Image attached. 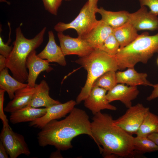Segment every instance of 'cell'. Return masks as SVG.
<instances>
[{
    "label": "cell",
    "instance_id": "1",
    "mask_svg": "<svg viewBox=\"0 0 158 158\" xmlns=\"http://www.w3.org/2000/svg\"><path fill=\"white\" fill-rule=\"evenodd\" d=\"M41 129L37 137L41 147L50 145L61 150H67L72 147V140L83 134L89 135L95 141L89 116L78 108L74 107L64 119L52 120Z\"/></svg>",
    "mask_w": 158,
    "mask_h": 158
},
{
    "label": "cell",
    "instance_id": "2",
    "mask_svg": "<svg viewBox=\"0 0 158 158\" xmlns=\"http://www.w3.org/2000/svg\"><path fill=\"white\" fill-rule=\"evenodd\" d=\"M110 115L101 111L94 115L91 129L101 153L105 158L134 157L133 137L116 125Z\"/></svg>",
    "mask_w": 158,
    "mask_h": 158
},
{
    "label": "cell",
    "instance_id": "3",
    "mask_svg": "<svg viewBox=\"0 0 158 158\" xmlns=\"http://www.w3.org/2000/svg\"><path fill=\"white\" fill-rule=\"evenodd\" d=\"M46 30V27H44L34 38L28 39L24 36L20 26L16 29V39L12 51L6 58V67L10 70L12 77L18 81L24 83L27 81V57L42 43Z\"/></svg>",
    "mask_w": 158,
    "mask_h": 158
},
{
    "label": "cell",
    "instance_id": "4",
    "mask_svg": "<svg viewBox=\"0 0 158 158\" xmlns=\"http://www.w3.org/2000/svg\"><path fill=\"white\" fill-rule=\"evenodd\" d=\"M158 52V32L150 35L145 32L139 35L126 46L119 48L114 57L119 70L134 68L139 62L147 63L155 53Z\"/></svg>",
    "mask_w": 158,
    "mask_h": 158
},
{
    "label": "cell",
    "instance_id": "5",
    "mask_svg": "<svg viewBox=\"0 0 158 158\" xmlns=\"http://www.w3.org/2000/svg\"><path fill=\"white\" fill-rule=\"evenodd\" d=\"M75 62L87 72L85 84L76 99L77 104L84 101L88 96L94 82L98 78L109 71H116L119 70L114 56L99 49H95L87 55L80 57Z\"/></svg>",
    "mask_w": 158,
    "mask_h": 158
},
{
    "label": "cell",
    "instance_id": "6",
    "mask_svg": "<svg viewBox=\"0 0 158 158\" xmlns=\"http://www.w3.org/2000/svg\"><path fill=\"white\" fill-rule=\"evenodd\" d=\"M96 12L91 9L87 1L80 10L77 16L68 23L59 22L54 27L58 32H63L70 29L76 30L78 37L83 38L97 25L99 20L97 19Z\"/></svg>",
    "mask_w": 158,
    "mask_h": 158
},
{
    "label": "cell",
    "instance_id": "7",
    "mask_svg": "<svg viewBox=\"0 0 158 158\" xmlns=\"http://www.w3.org/2000/svg\"><path fill=\"white\" fill-rule=\"evenodd\" d=\"M0 138L10 158H16L22 154L30 155V152L24 136L14 132L9 125H3Z\"/></svg>",
    "mask_w": 158,
    "mask_h": 158
},
{
    "label": "cell",
    "instance_id": "8",
    "mask_svg": "<svg viewBox=\"0 0 158 158\" xmlns=\"http://www.w3.org/2000/svg\"><path fill=\"white\" fill-rule=\"evenodd\" d=\"M149 110V107L138 103L128 108L124 115L114 120V123L129 134H136Z\"/></svg>",
    "mask_w": 158,
    "mask_h": 158
},
{
    "label": "cell",
    "instance_id": "9",
    "mask_svg": "<svg viewBox=\"0 0 158 158\" xmlns=\"http://www.w3.org/2000/svg\"><path fill=\"white\" fill-rule=\"evenodd\" d=\"M57 37L60 46L65 56L76 55L83 57L89 54L95 49L85 40L78 37L73 38L64 35L63 32H58Z\"/></svg>",
    "mask_w": 158,
    "mask_h": 158
},
{
    "label": "cell",
    "instance_id": "10",
    "mask_svg": "<svg viewBox=\"0 0 158 158\" xmlns=\"http://www.w3.org/2000/svg\"><path fill=\"white\" fill-rule=\"evenodd\" d=\"M76 104V101L71 100L64 103H61L47 108L46 113L44 116L30 122L29 125L41 129L49 122L65 116L72 111Z\"/></svg>",
    "mask_w": 158,
    "mask_h": 158
},
{
    "label": "cell",
    "instance_id": "11",
    "mask_svg": "<svg viewBox=\"0 0 158 158\" xmlns=\"http://www.w3.org/2000/svg\"><path fill=\"white\" fill-rule=\"evenodd\" d=\"M138 31H153L158 29V17L148 11L145 6H140L136 11L129 13L128 21Z\"/></svg>",
    "mask_w": 158,
    "mask_h": 158
},
{
    "label": "cell",
    "instance_id": "12",
    "mask_svg": "<svg viewBox=\"0 0 158 158\" xmlns=\"http://www.w3.org/2000/svg\"><path fill=\"white\" fill-rule=\"evenodd\" d=\"M107 91L98 87H93L88 96L84 101L85 107L91 111L94 115L107 109L115 111L117 108L111 105L106 96Z\"/></svg>",
    "mask_w": 158,
    "mask_h": 158
},
{
    "label": "cell",
    "instance_id": "13",
    "mask_svg": "<svg viewBox=\"0 0 158 158\" xmlns=\"http://www.w3.org/2000/svg\"><path fill=\"white\" fill-rule=\"evenodd\" d=\"M49 63L47 60L39 57L36 54L35 50L30 53L26 62V66L28 70L27 81L29 86L32 87L35 86L36 80L41 72L45 71L48 73L53 70Z\"/></svg>",
    "mask_w": 158,
    "mask_h": 158
},
{
    "label": "cell",
    "instance_id": "14",
    "mask_svg": "<svg viewBox=\"0 0 158 158\" xmlns=\"http://www.w3.org/2000/svg\"><path fill=\"white\" fill-rule=\"evenodd\" d=\"M139 92L137 86H128L121 83L108 91L106 96L110 103L119 100L128 108L132 106V101L137 98Z\"/></svg>",
    "mask_w": 158,
    "mask_h": 158
},
{
    "label": "cell",
    "instance_id": "15",
    "mask_svg": "<svg viewBox=\"0 0 158 158\" xmlns=\"http://www.w3.org/2000/svg\"><path fill=\"white\" fill-rule=\"evenodd\" d=\"M48 42L44 49L37 56L40 58L47 60L49 62H54L62 66L66 65V62L62 49L56 43L53 32H48Z\"/></svg>",
    "mask_w": 158,
    "mask_h": 158
},
{
    "label": "cell",
    "instance_id": "16",
    "mask_svg": "<svg viewBox=\"0 0 158 158\" xmlns=\"http://www.w3.org/2000/svg\"><path fill=\"white\" fill-rule=\"evenodd\" d=\"M35 87V91L30 102L27 106L36 108L41 107L47 108L61 103L50 96V88L46 80H42L39 84H36Z\"/></svg>",
    "mask_w": 158,
    "mask_h": 158
},
{
    "label": "cell",
    "instance_id": "17",
    "mask_svg": "<svg viewBox=\"0 0 158 158\" xmlns=\"http://www.w3.org/2000/svg\"><path fill=\"white\" fill-rule=\"evenodd\" d=\"M36 88L28 85L17 90L14 98L4 108V111L10 113L15 112L27 106L30 102Z\"/></svg>",
    "mask_w": 158,
    "mask_h": 158
},
{
    "label": "cell",
    "instance_id": "18",
    "mask_svg": "<svg viewBox=\"0 0 158 158\" xmlns=\"http://www.w3.org/2000/svg\"><path fill=\"white\" fill-rule=\"evenodd\" d=\"M116 77L118 83L126 84L130 86L141 85L152 86L153 85L147 80L146 73H138L134 68H129L126 71L116 72Z\"/></svg>",
    "mask_w": 158,
    "mask_h": 158
},
{
    "label": "cell",
    "instance_id": "19",
    "mask_svg": "<svg viewBox=\"0 0 158 158\" xmlns=\"http://www.w3.org/2000/svg\"><path fill=\"white\" fill-rule=\"evenodd\" d=\"M113 28L99 20L97 25L83 39L95 49H99L105 39L113 32Z\"/></svg>",
    "mask_w": 158,
    "mask_h": 158
},
{
    "label": "cell",
    "instance_id": "20",
    "mask_svg": "<svg viewBox=\"0 0 158 158\" xmlns=\"http://www.w3.org/2000/svg\"><path fill=\"white\" fill-rule=\"evenodd\" d=\"M46 111V108H39L27 106L11 113L9 120L13 124L30 122L44 116Z\"/></svg>",
    "mask_w": 158,
    "mask_h": 158
},
{
    "label": "cell",
    "instance_id": "21",
    "mask_svg": "<svg viewBox=\"0 0 158 158\" xmlns=\"http://www.w3.org/2000/svg\"><path fill=\"white\" fill-rule=\"evenodd\" d=\"M97 13L101 16V20L114 28L119 27L128 22L129 13L124 10L112 11L105 10L102 7L98 8Z\"/></svg>",
    "mask_w": 158,
    "mask_h": 158
},
{
    "label": "cell",
    "instance_id": "22",
    "mask_svg": "<svg viewBox=\"0 0 158 158\" xmlns=\"http://www.w3.org/2000/svg\"><path fill=\"white\" fill-rule=\"evenodd\" d=\"M112 33L118 42L120 49L129 45L139 35L137 30L128 22L113 28Z\"/></svg>",
    "mask_w": 158,
    "mask_h": 158
},
{
    "label": "cell",
    "instance_id": "23",
    "mask_svg": "<svg viewBox=\"0 0 158 158\" xmlns=\"http://www.w3.org/2000/svg\"><path fill=\"white\" fill-rule=\"evenodd\" d=\"M8 69L6 67L0 71V88L6 92L10 99L12 100L17 90L26 87L28 84L21 82L10 76Z\"/></svg>",
    "mask_w": 158,
    "mask_h": 158
},
{
    "label": "cell",
    "instance_id": "24",
    "mask_svg": "<svg viewBox=\"0 0 158 158\" xmlns=\"http://www.w3.org/2000/svg\"><path fill=\"white\" fill-rule=\"evenodd\" d=\"M155 133H158V116L149 110L136 134L137 136H147Z\"/></svg>",
    "mask_w": 158,
    "mask_h": 158
},
{
    "label": "cell",
    "instance_id": "25",
    "mask_svg": "<svg viewBox=\"0 0 158 158\" xmlns=\"http://www.w3.org/2000/svg\"><path fill=\"white\" fill-rule=\"evenodd\" d=\"M134 150L139 154L158 151V146L147 136H137L133 138Z\"/></svg>",
    "mask_w": 158,
    "mask_h": 158
},
{
    "label": "cell",
    "instance_id": "26",
    "mask_svg": "<svg viewBox=\"0 0 158 158\" xmlns=\"http://www.w3.org/2000/svg\"><path fill=\"white\" fill-rule=\"evenodd\" d=\"M118 83L116 71H110L98 78L94 82L92 87H99L108 91Z\"/></svg>",
    "mask_w": 158,
    "mask_h": 158
},
{
    "label": "cell",
    "instance_id": "27",
    "mask_svg": "<svg viewBox=\"0 0 158 158\" xmlns=\"http://www.w3.org/2000/svg\"><path fill=\"white\" fill-rule=\"evenodd\" d=\"M119 48V43L112 33L105 39L99 49L110 55L114 56Z\"/></svg>",
    "mask_w": 158,
    "mask_h": 158
},
{
    "label": "cell",
    "instance_id": "28",
    "mask_svg": "<svg viewBox=\"0 0 158 158\" xmlns=\"http://www.w3.org/2000/svg\"><path fill=\"white\" fill-rule=\"evenodd\" d=\"M45 9L54 15H57L58 11L63 0H42Z\"/></svg>",
    "mask_w": 158,
    "mask_h": 158
},
{
    "label": "cell",
    "instance_id": "29",
    "mask_svg": "<svg viewBox=\"0 0 158 158\" xmlns=\"http://www.w3.org/2000/svg\"><path fill=\"white\" fill-rule=\"evenodd\" d=\"M8 25L9 28V37L8 42L5 43L3 41L1 37L0 36V54L6 58L9 56L13 49V47L9 46V44L11 41V29L10 24L8 22Z\"/></svg>",
    "mask_w": 158,
    "mask_h": 158
},
{
    "label": "cell",
    "instance_id": "30",
    "mask_svg": "<svg viewBox=\"0 0 158 158\" xmlns=\"http://www.w3.org/2000/svg\"><path fill=\"white\" fill-rule=\"evenodd\" d=\"M140 6H147L150 9L151 13L158 16V0H138Z\"/></svg>",
    "mask_w": 158,
    "mask_h": 158
},
{
    "label": "cell",
    "instance_id": "31",
    "mask_svg": "<svg viewBox=\"0 0 158 158\" xmlns=\"http://www.w3.org/2000/svg\"><path fill=\"white\" fill-rule=\"evenodd\" d=\"M5 92L4 90L0 89V118L2 121L3 125H9L8 120L4 112V104Z\"/></svg>",
    "mask_w": 158,
    "mask_h": 158
},
{
    "label": "cell",
    "instance_id": "32",
    "mask_svg": "<svg viewBox=\"0 0 158 158\" xmlns=\"http://www.w3.org/2000/svg\"><path fill=\"white\" fill-rule=\"evenodd\" d=\"M154 89L150 95L147 97V100L150 101L158 97V84L153 85Z\"/></svg>",
    "mask_w": 158,
    "mask_h": 158
},
{
    "label": "cell",
    "instance_id": "33",
    "mask_svg": "<svg viewBox=\"0 0 158 158\" xmlns=\"http://www.w3.org/2000/svg\"><path fill=\"white\" fill-rule=\"evenodd\" d=\"M5 147L0 141V158H8L9 156Z\"/></svg>",
    "mask_w": 158,
    "mask_h": 158
},
{
    "label": "cell",
    "instance_id": "34",
    "mask_svg": "<svg viewBox=\"0 0 158 158\" xmlns=\"http://www.w3.org/2000/svg\"><path fill=\"white\" fill-rule=\"evenodd\" d=\"M99 0H88L89 6L90 8L92 10L96 12L97 13V10L98 8L97 4Z\"/></svg>",
    "mask_w": 158,
    "mask_h": 158
},
{
    "label": "cell",
    "instance_id": "35",
    "mask_svg": "<svg viewBox=\"0 0 158 158\" xmlns=\"http://www.w3.org/2000/svg\"><path fill=\"white\" fill-rule=\"evenodd\" d=\"M6 58L3 56L0 55V71L6 67Z\"/></svg>",
    "mask_w": 158,
    "mask_h": 158
},
{
    "label": "cell",
    "instance_id": "36",
    "mask_svg": "<svg viewBox=\"0 0 158 158\" xmlns=\"http://www.w3.org/2000/svg\"><path fill=\"white\" fill-rule=\"evenodd\" d=\"M147 137L158 146V133H155L150 134L148 135Z\"/></svg>",
    "mask_w": 158,
    "mask_h": 158
},
{
    "label": "cell",
    "instance_id": "37",
    "mask_svg": "<svg viewBox=\"0 0 158 158\" xmlns=\"http://www.w3.org/2000/svg\"><path fill=\"white\" fill-rule=\"evenodd\" d=\"M56 151L52 153L50 155V158H62L60 151L61 150L57 149Z\"/></svg>",
    "mask_w": 158,
    "mask_h": 158
},
{
    "label": "cell",
    "instance_id": "38",
    "mask_svg": "<svg viewBox=\"0 0 158 158\" xmlns=\"http://www.w3.org/2000/svg\"><path fill=\"white\" fill-rule=\"evenodd\" d=\"M0 1H1V2H6V3H7V4H9V3L6 0H0Z\"/></svg>",
    "mask_w": 158,
    "mask_h": 158
},
{
    "label": "cell",
    "instance_id": "39",
    "mask_svg": "<svg viewBox=\"0 0 158 158\" xmlns=\"http://www.w3.org/2000/svg\"><path fill=\"white\" fill-rule=\"evenodd\" d=\"M157 65H158V58L157 59Z\"/></svg>",
    "mask_w": 158,
    "mask_h": 158
},
{
    "label": "cell",
    "instance_id": "40",
    "mask_svg": "<svg viewBox=\"0 0 158 158\" xmlns=\"http://www.w3.org/2000/svg\"><path fill=\"white\" fill-rule=\"evenodd\" d=\"M65 0V1H70L71 0Z\"/></svg>",
    "mask_w": 158,
    "mask_h": 158
}]
</instances>
